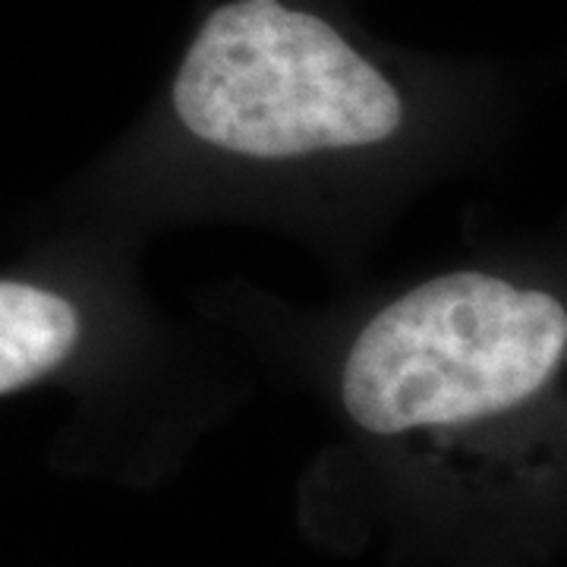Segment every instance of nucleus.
Masks as SVG:
<instances>
[{"instance_id": "f257e3e1", "label": "nucleus", "mask_w": 567, "mask_h": 567, "mask_svg": "<svg viewBox=\"0 0 567 567\" xmlns=\"http://www.w3.org/2000/svg\"><path fill=\"white\" fill-rule=\"evenodd\" d=\"M341 406L435 486L520 495L567 454V303L495 271L435 275L357 328Z\"/></svg>"}, {"instance_id": "f03ea898", "label": "nucleus", "mask_w": 567, "mask_h": 567, "mask_svg": "<svg viewBox=\"0 0 567 567\" xmlns=\"http://www.w3.org/2000/svg\"><path fill=\"white\" fill-rule=\"evenodd\" d=\"M171 114L208 152L246 164L363 155L406 126L404 89L312 10L224 0L171 82Z\"/></svg>"}, {"instance_id": "7ed1b4c3", "label": "nucleus", "mask_w": 567, "mask_h": 567, "mask_svg": "<svg viewBox=\"0 0 567 567\" xmlns=\"http://www.w3.org/2000/svg\"><path fill=\"white\" fill-rule=\"evenodd\" d=\"M82 334L85 322L73 297L7 275L0 281V394L17 398L54 379L76 357Z\"/></svg>"}]
</instances>
